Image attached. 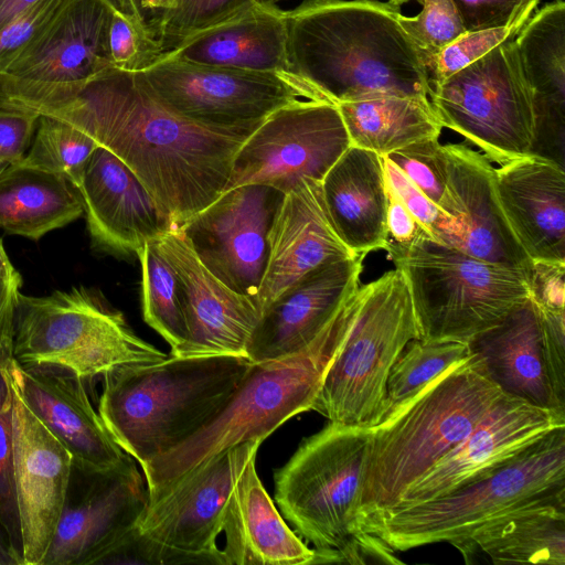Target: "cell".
<instances>
[{
  "label": "cell",
  "instance_id": "cell-1",
  "mask_svg": "<svg viewBox=\"0 0 565 565\" xmlns=\"http://www.w3.org/2000/svg\"><path fill=\"white\" fill-rule=\"evenodd\" d=\"M0 107L62 120L116 154L179 230L225 190L252 132L222 131L164 108L136 72L106 68L83 81L46 83L0 74Z\"/></svg>",
  "mask_w": 565,
  "mask_h": 565
},
{
  "label": "cell",
  "instance_id": "cell-2",
  "mask_svg": "<svg viewBox=\"0 0 565 565\" xmlns=\"http://www.w3.org/2000/svg\"><path fill=\"white\" fill-rule=\"evenodd\" d=\"M376 0H305L285 11L289 73L335 105L384 95L428 98L423 60Z\"/></svg>",
  "mask_w": 565,
  "mask_h": 565
},
{
  "label": "cell",
  "instance_id": "cell-3",
  "mask_svg": "<svg viewBox=\"0 0 565 565\" xmlns=\"http://www.w3.org/2000/svg\"><path fill=\"white\" fill-rule=\"evenodd\" d=\"M246 356L181 358L104 374L98 414L119 447L143 468L210 423L249 372Z\"/></svg>",
  "mask_w": 565,
  "mask_h": 565
},
{
  "label": "cell",
  "instance_id": "cell-4",
  "mask_svg": "<svg viewBox=\"0 0 565 565\" xmlns=\"http://www.w3.org/2000/svg\"><path fill=\"white\" fill-rule=\"evenodd\" d=\"M503 392L470 353L372 428L361 511L366 522L394 509L408 487L454 449Z\"/></svg>",
  "mask_w": 565,
  "mask_h": 565
},
{
  "label": "cell",
  "instance_id": "cell-5",
  "mask_svg": "<svg viewBox=\"0 0 565 565\" xmlns=\"http://www.w3.org/2000/svg\"><path fill=\"white\" fill-rule=\"evenodd\" d=\"M372 428L329 422L303 439L275 472V502L299 536L315 545L318 563H402L370 534L361 492Z\"/></svg>",
  "mask_w": 565,
  "mask_h": 565
},
{
  "label": "cell",
  "instance_id": "cell-6",
  "mask_svg": "<svg viewBox=\"0 0 565 565\" xmlns=\"http://www.w3.org/2000/svg\"><path fill=\"white\" fill-rule=\"evenodd\" d=\"M356 292L309 345L280 359L253 363L239 387L210 423L141 468L149 500L209 458L242 443H263L292 416L311 411L353 321Z\"/></svg>",
  "mask_w": 565,
  "mask_h": 565
},
{
  "label": "cell",
  "instance_id": "cell-7",
  "mask_svg": "<svg viewBox=\"0 0 565 565\" xmlns=\"http://www.w3.org/2000/svg\"><path fill=\"white\" fill-rule=\"evenodd\" d=\"M565 491V426L452 492L371 518L366 531L393 551L460 541L521 505Z\"/></svg>",
  "mask_w": 565,
  "mask_h": 565
},
{
  "label": "cell",
  "instance_id": "cell-8",
  "mask_svg": "<svg viewBox=\"0 0 565 565\" xmlns=\"http://www.w3.org/2000/svg\"><path fill=\"white\" fill-rule=\"evenodd\" d=\"M414 339H419L418 323L397 268L359 287L353 321L311 411L340 425L377 426L390 412V372Z\"/></svg>",
  "mask_w": 565,
  "mask_h": 565
},
{
  "label": "cell",
  "instance_id": "cell-9",
  "mask_svg": "<svg viewBox=\"0 0 565 565\" xmlns=\"http://www.w3.org/2000/svg\"><path fill=\"white\" fill-rule=\"evenodd\" d=\"M167 358L89 289L19 295L12 359L22 367H58L86 381L120 366Z\"/></svg>",
  "mask_w": 565,
  "mask_h": 565
},
{
  "label": "cell",
  "instance_id": "cell-10",
  "mask_svg": "<svg viewBox=\"0 0 565 565\" xmlns=\"http://www.w3.org/2000/svg\"><path fill=\"white\" fill-rule=\"evenodd\" d=\"M411 294L419 339L468 343L530 297V273L427 239L391 259Z\"/></svg>",
  "mask_w": 565,
  "mask_h": 565
},
{
  "label": "cell",
  "instance_id": "cell-11",
  "mask_svg": "<svg viewBox=\"0 0 565 565\" xmlns=\"http://www.w3.org/2000/svg\"><path fill=\"white\" fill-rule=\"evenodd\" d=\"M428 99L441 126L491 162L501 166L534 153V105L514 38L433 86Z\"/></svg>",
  "mask_w": 565,
  "mask_h": 565
},
{
  "label": "cell",
  "instance_id": "cell-12",
  "mask_svg": "<svg viewBox=\"0 0 565 565\" xmlns=\"http://www.w3.org/2000/svg\"><path fill=\"white\" fill-rule=\"evenodd\" d=\"M169 111L222 131L253 132L269 115L302 99L326 100L291 73L253 72L159 58L136 72Z\"/></svg>",
  "mask_w": 565,
  "mask_h": 565
},
{
  "label": "cell",
  "instance_id": "cell-13",
  "mask_svg": "<svg viewBox=\"0 0 565 565\" xmlns=\"http://www.w3.org/2000/svg\"><path fill=\"white\" fill-rule=\"evenodd\" d=\"M350 146L335 104L298 100L274 111L247 137L224 191L257 183L286 194L303 180L321 182Z\"/></svg>",
  "mask_w": 565,
  "mask_h": 565
},
{
  "label": "cell",
  "instance_id": "cell-14",
  "mask_svg": "<svg viewBox=\"0 0 565 565\" xmlns=\"http://www.w3.org/2000/svg\"><path fill=\"white\" fill-rule=\"evenodd\" d=\"M260 440L224 450L194 467L148 500L136 529L150 541L185 557L188 564L222 565L217 537L235 483L256 458Z\"/></svg>",
  "mask_w": 565,
  "mask_h": 565
},
{
  "label": "cell",
  "instance_id": "cell-15",
  "mask_svg": "<svg viewBox=\"0 0 565 565\" xmlns=\"http://www.w3.org/2000/svg\"><path fill=\"white\" fill-rule=\"evenodd\" d=\"M284 195L266 184L232 188L179 228L211 274L256 305L268 260V233Z\"/></svg>",
  "mask_w": 565,
  "mask_h": 565
},
{
  "label": "cell",
  "instance_id": "cell-16",
  "mask_svg": "<svg viewBox=\"0 0 565 565\" xmlns=\"http://www.w3.org/2000/svg\"><path fill=\"white\" fill-rule=\"evenodd\" d=\"M148 500L134 458L108 470L72 466L61 515L41 565H97L137 525Z\"/></svg>",
  "mask_w": 565,
  "mask_h": 565
},
{
  "label": "cell",
  "instance_id": "cell-17",
  "mask_svg": "<svg viewBox=\"0 0 565 565\" xmlns=\"http://www.w3.org/2000/svg\"><path fill=\"white\" fill-rule=\"evenodd\" d=\"M563 426L565 415L502 393L471 431L408 487L394 509L446 495L492 472Z\"/></svg>",
  "mask_w": 565,
  "mask_h": 565
},
{
  "label": "cell",
  "instance_id": "cell-18",
  "mask_svg": "<svg viewBox=\"0 0 565 565\" xmlns=\"http://www.w3.org/2000/svg\"><path fill=\"white\" fill-rule=\"evenodd\" d=\"M153 241L175 273L186 328L185 342L171 354L247 358L260 316L256 302L211 274L180 230H170Z\"/></svg>",
  "mask_w": 565,
  "mask_h": 565
},
{
  "label": "cell",
  "instance_id": "cell-19",
  "mask_svg": "<svg viewBox=\"0 0 565 565\" xmlns=\"http://www.w3.org/2000/svg\"><path fill=\"white\" fill-rule=\"evenodd\" d=\"M10 383L22 565H41L61 515L73 461L65 447L26 406L11 379Z\"/></svg>",
  "mask_w": 565,
  "mask_h": 565
},
{
  "label": "cell",
  "instance_id": "cell-20",
  "mask_svg": "<svg viewBox=\"0 0 565 565\" xmlns=\"http://www.w3.org/2000/svg\"><path fill=\"white\" fill-rule=\"evenodd\" d=\"M364 257L324 263L285 289L260 313L247 358L259 363L309 345L358 290Z\"/></svg>",
  "mask_w": 565,
  "mask_h": 565
},
{
  "label": "cell",
  "instance_id": "cell-21",
  "mask_svg": "<svg viewBox=\"0 0 565 565\" xmlns=\"http://www.w3.org/2000/svg\"><path fill=\"white\" fill-rule=\"evenodd\" d=\"M8 372L30 411L68 451L73 466L108 470L131 458L93 407L84 380L58 367H22L13 359Z\"/></svg>",
  "mask_w": 565,
  "mask_h": 565
},
{
  "label": "cell",
  "instance_id": "cell-22",
  "mask_svg": "<svg viewBox=\"0 0 565 565\" xmlns=\"http://www.w3.org/2000/svg\"><path fill=\"white\" fill-rule=\"evenodd\" d=\"M77 191L95 248L126 255L171 230L152 195L132 170L108 149L92 153Z\"/></svg>",
  "mask_w": 565,
  "mask_h": 565
},
{
  "label": "cell",
  "instance_id": "cell-23",
  "mask_svg": "<svg viewBox=\"0 0 565 565\" xmlns=\"http://www.w3.org/2000/svg\"><path fill=\"white\" fill-rule=\"evenodd\" d=\"M444 212L460 227L459 249L482 260L531 271L532 262L513 235L498 201L495 168L465 143L444 145Z\"/></svg>",
  "mask_w": 565,
  "mask_h": 565
},
{
  "label": "cell",
  "instance_id": "cell-24",
  "mask_svg": "<svg viewBox=\"0 0 565 565\" xmlns=\"http://www.w3.org/2000/svg\"><path fill=\"white\" fill-rule=\"evenodd\" d=\"M105 0H66L7 67L4 75L34 82L83 81L113 67Z\"/></svg>",
  "mask_w": 565,
  "mask_h": 565
},
{
  "label": "cell",
  "instance_id": "cell-25",
  "mask_svg": "<svg viewBox=\"0 0 565 565\" xmlns=\"http://www.w3.org/2000/svg\"><path fill=\"white\" fill-rule=\"evenodd\" d=\"M504 217L532 263L565 264V172L559 162L530 154L495 168Z\"/></svg>",
  "mask_w": 565,
  "mask_h": 565
},
{
  "label": "cell",
  "instance_id": "cell-26",
  "mask_svg": "<svg viewBox=\"0 0 565 565\" xmlns=\"http://www.w3.org/2000/svg\"><path fill=\"white\" fill-rule=\"evenodd\" d=\"M268 260L257 295L259 315L285 289L316 267L356 256L335 233L321 182L303 180L287 192L268 233Z\"/></svg>",
  "mask_w": 565,
  "mask_h": 565
},
{
  "label": "cell",
  "instance_id": "cell-27",
  "mask_svg": "<svg viewBox=\"0 0 565 565\" xmlns=\"http://www.w3.org/2000/svg\"><path fill=\"white\" fill-rule=\"evenodd\" d=\"M249 460L228 499L222 523V565H309L318 554L290 530Z\"/></svg>",
  "mask_w": 565,
  "mask_h": 565
},
{
  "label": "cell",
  "instance_id": "cell-28",
  "mask_svg": "<svg viewBox=\"0 0 565 565\" xmlns=\"http://www.w3.org/2000/svg\"><path fill=\"white\" fill-rule=\"evenodd\" d=\"M330 222L347 248L366 255L386 246L387 194L382 156L350 146L321 181Z\"/></svg>",
  "mask_w": 565,
  "mask_h": 565
},
{
  "label": "cell",
  "instance_id": "cell-29",
  "mask_svg": "<svg viewBox=\"0 0 565 565\" xmlns=\"http://www.w3.org/2000/svg\"><path fill=\"white\" fill-rule=\"evenodd\" d=\"M514 39L521 70L532 94L536 143L534 153L552 159L563 153L565 127V3L543 7ZM554 160V159H553Z\"/></svg>",
  "mask_w": 565,
  "mask_h": 565
},
{
  "label": "cell",
  "instance_id": "cell-30",
  "mask_svg": "<svg viewBox=\"0 0 565 565\" xmlns=\"http://www.w3.org/2000/svg\"><path fill=\"white\" fill-rule=\"evenodd\" d=\"M467 345L503 393L559 413L546 374L539 315L530 297Z\"/></svg>",
  "mask_w": 565,
  "mask_h": 565
},
{
  "label": "cell",
  "instance_id": "cell-31",
  "mask_svg": "<svg viewBox=\"0 0 565 565\" xmlns=\"http://www.w3.org/2000/svg\"><path fill=\"white\" fill-rule=\"evenodd\" d=\"M159 58L253 72L289 73L285 11L259 4L205 30Z\"/></svg>",
  "mask_w": 565,
  "mask_h": 565
},
{
  "label": "cell",
  "instance_id": "cell-32",
  "mask_svg": "<svg viewBox=\"0 0 565 565\" xmlns=\"http://www.w3.org/2000/svg\"><path fill=\"white\" fill-rule=\"evenodd\" d=\"M466 563L565 565V491L521 505L454 542Z\"/></svg>",
  "mask_w": 565,
  "mask_h": 565
},
{
  "label": "cell",
  "instance_id": "cell-33",
  "mask_svg": "<svg viewBox=\"0 0 565 565\" xmlns=\"http://www.w3.org/2000/svg\"><path fill=\"white\" fill-rule=\"evenodd\" d=\"M84 214L77 191L64 178L21 163L0 173V228L38 241Z\"/></svg>",
  "mask_w": 565,
  "mask_h": 565
},
{
  "label": "cell",
  "instance_id": "cell-34",
  "mask_svg": "<svg viewBox=\"0 0 565 565\" xmlns=\"http://www.w3.org/2000/svg\"><path fill=\"white\" fill-rule=\"evenodd\" d=\"M351 146L386 156L439 138L443 126L428 98L384 95L337 105Z\"/></svg>",
  "mask_w": 565,
  "mask_h": 565
},
{
  "label": "cell",
  "instance_id": "cell-35",
  "mask_svg": "<svg viewBox=\"0 0 565 565\" xmlns=\"http://www.w3.org/2000/svg\"><path fill=\"white\" fill-rule=\"evenodd\" d=\"M142 273V316L174 352L186 340V328L174 270L153 239L137 253Z\"/></svg>",
  "mask_w": 565,
  "mask_h": 565
},
{
  "label": "cell",
  "instance_id": "cell-36",
  "mask_svg": "<svg viewBox=\"0 0 565 565\" xmlns=\"http://www.w3.org/2000/svg\"><path fill=\"white\" fill-rule=\"evenodd\" d=\"M97 147L90 136L77 128L39 116L32 142L19 163L60 175L74 188Z\"/></svg>",
  "mask_w": 565,
  "mask_h": 565
},
{
  "label": "cell",
  "instance_id": "cell-37",
  "mask_svg": "<svg viewBox=\"0 0 565 565\" xmlns=\"http://www.w3.org/2000/svg\"><path fill=\"white\" fill-rule=\"evenodd\" d=\"M279 1L281 0H175L172 8L160 12L148 26L163 54L256 6H276Z\"/></svg>",
  "mask_w": 565,
  "mask_h": 565
},
{
  "label": "cell",
  "instance_id": "cell-38",
  "mask_svg": "<svg viewBox=\"0 0 565 565\" xmlns=\"http://www.w3.org/2000/svg\"><path fill=\"white\" fill-rule=\"evenodd\" d=\"M469 354L470 351L466 343L412 340L394 363L388 375L390 411Z\"/></svg>",
  "mask_w": 565,
  "mask_h": 565
},
{
  "label": "cell",
  "instance_id": "cell-39",
  "mask_svg": "<svg viewBox=\"0 0 565 565\" xmlns=\"http://www.w3.org/2000/svg\"><path fill=\"white\" fill-rule=\"evenodd\" d=\"M8 364L0 362V527L19 564L22 565L21 532L13 477L12 390Z\"/></svg>",
  "mask_w": 565,
  "mask_h": 565
},
{
  "label": "cell",
  "instance_id": "cell-40",
  "mask_svg": "<svg viewBox=\"0 0 565 565\" xmlns=\"http://www.w3.org/2000/svg\"><path fill=\"white\" fill-rule=\"evenodd\" d=\"M422 11L415 17L401 13L398 22L426 65L447 45L467 31L452 0H420Z\"/></svg>",
  "mask_w": 565,
  "mask_h": 565
},
{
  "label": "cell",
  "instance_id": "cell-41",
  "mask_svg": "<svg viewBox=\"0 0 565 565\" xmlns=\"http://www.w3.org/2000/svg\"><path fill=\"white\" fill-rule=\"evenodd\" d=\"M441 211L446 203V159L439 138L397 149L386 156Z\"/></svg>",
  "mask_w": 565,
  "mask_h": 565
},
{
  "label": "cell",
  "instance_id": "cell-42",
  "mask_svg": "<svg viewBox=\"0 0 565 565\" xmlns=\"http://www.w3.org/2000/svg\"><path fill=\"white\" fill-rule=\"evenodd\" d=\"M382 158L386 185L435 242L458 248L459 224L431 202L388 158Z\"/></svg>",
  "mask_w": 565,
  "mask_h": 565
},
{
  "label": "cell",
  "instance_id": "cell-43",
  "mask_svg": "<svg viewBox=\"0 0 565 565\" xmlns=\"http://www.w3.org/2000/svg\"><path fill=\"white\" fill-rule=\"evenodd\" d=\"M107 42L111 66L124 71H142L162 54L148 23L136 22L115 10Z\"/></svg>",
  "mask_w": 565,
  "mask_h": 565
},
{
  "label": "cell",
  "instance_id": "cell-44",
  "mask_svg": "<svg viewBox=\"0 0 565 565\" xmlns=\"http://www.w3.org/2000/svg\"><path fill=\"white\" fill-rule=\"evenodd\" d=\"M514 35L513 30L505 28L466 32L426 65L430 88Z\"/></svg>",
  "mask_w": 565,
  "mask_h": 565
},
{
  "label": "cell",
  "instance_id": "cell-45",
  "mask_svg": "<svg viewBox=\"0 0 565 565\" xmlns=\"http://www.w3.org/2000/svg\"><path fill=\"white\" fill-rule=\"evenodd\" d=\"M467 32L511 29L516 34L540 0H452Z\"/></svg>",
  "mask_w": 565,
  "mask_h": 565
},
{
  "label": "cell",
  "instance_id": "cell-46",
  "mask_svg": "<svg viewBox=\"0 0 565 565\" xmlns=\"http://www.w3.org/2000/svg\"><path fill=\"white\" fill-rule=\"evenodd\" d=\"M535 308L542 329L546 374L554 404L559 413L565 414V310L551 306Z\"/></svg>",
  "mask_w": 565,
  "mask_h": 565
},
{
  "label": "cell",
  "instance_id": "cell-47",
  "mask_svg": "<svg viewBox=\"0 0 565 565\" xmlns=\"http://www.w3.org/2000/svg\"><path fill=\"white\" fill-rule=\"evenodd\" d=\"M66 0H41L0 30V74L33 36L54 17Z\"/></svg>",
  "mask_w": 565,
  "mask_h": 565
},
{
  "label": "cell",
  "instance_id": "cell-48",
  "mask_svg": "<svg viewBox=\"0 0 565 565\" xmlns=\"http://www.w3.org/2000/svg\"><path fill=\"white\" fill-rule=\"evenodd\" d=\"M39 115L0 107V173L25 156L35 134Z\"/></svg>",
  "mask_w": 565,
  "mask_h": 565
},
{
  "label": "cell",
  "instance_id": "cell-49",
  "mask_svg": "<svg viewBox=\"0 0 565 565\" xmlns=\"http://www.w3.org/2000/svg\"><path fill=\"white\" fill-rule=\"evenodd\" d=\"M386 194V246L384 249L387 252L390 259L407 252L424 241H434L425 227L413 216L387 185Z\"/></svg>",
  "mask_w": 565,
  "mask_h": 565
},
{
  "label": "cell",
  "instance_id": "cell-50",
  "mask_svg": "<svg viewBox=\"0 0 565 565\" xmlns=\"http://www.w3.org/2000/svg\"><path fill=\"white\" fill-rule=\"evenodd\" d=\"M21 284L0 281V362L12 359L14 316Z\"/></svg>",
  "mask_w": 565,
  "mask_h": 565
},
{
  "label": "cell",
  "instance_id": "cell-51",
  "mask_svg": "<svg viewBox=\"0 0 565 565\" xmlns=\"http://www.w3.org/2000/svg\"><path fill=\"white\" fill-rule=\"evenodd\" d=\"M41 0H0V30L24 14Z\"/></svg>",
  "mask_w": 565,
  "mask_h": 565
},
{
  "label": "cell",
  "instance_id": "cell-52",
  "mask_svg": "<svg viewBox=\"0 0 565 565\" xmlns=\"http://www.w3.org/2000/svg\"><path fill=\"white\" fill-rule=\"evenodd\" d=\"M113 10L139 23H147L139 0H105Z\"/></svg>",
  "mask_w": 565,
  "mask_h": 565
},
{
  "label": "cell",
  "instance_id": "cell-53",
  "mask_svg": "<svg viewBox=\"0 0 565 565\" xmlns=\"http://www.w3.org/2000/svg\"><path fill=\"white\" fill-rule=\"evenodd\" d=\"M0 565H20L0 527Z\"/></svg>",
  "mask_w": 565,
  "mask_h": 565
},
{
  "label": "cell",
  "instance_id": "cell-54",
  "mask_svg": "<svg viewBox=\"0 0 565 565\" xmlns=\"http://www.w3.org/2000/svg\"><path fill=\"white\" fill-rule=\"evenodd\" d=\"M175 0H139L141 10H159L160 12L173 7Z\"/></svg>",
  "mask_w": 565,
  "mask_h": 565
},
{
  "label": "cell",
  "instance_id": "cell-55",
  "mask_svg": "<svg viewBox=\"0 0 565 565\" xmlns=\"http://www.w3.org/2000/svg\"><path fill=\"white\" fill-rule=\"evenodd\" d=\"M390 1H391L392 3H394V4L401 6V4H403V3H405V2H407V1H409V0H390Z\"/></svg>",
  "mask_w": 565,
  "mask_h": 565
}]
</instances>
